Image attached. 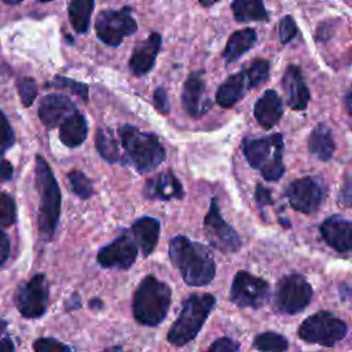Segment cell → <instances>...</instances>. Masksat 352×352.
Masks as SVG:
<instances>
[{"label":"cell","mask_w":352,"mask_h":352,"mask_svg":"<svg viewBox=\"0 0 352 352\" xmlns=\"http://www.w3.org/2000/svg\"><path fill=\"white\" fill-rule=\"evenodd\" d=\"M231 10L238 22L268 21V12L263 0H232Z\"/></svg>","instance_id":"27"},{"label":"cell","mask_w":352,"mask_h":352,"mask_svg":"<svg viewBox=\"0 0 352 352\" xmlns=\"http://www.w3.org/2000/svg\"><path fill=\"white\" fill-rule=\"evenodd\" d=\"M161 48V34L151 33L131 55L129 58V69L135 76L147 74L154 63L155 58Z\"/></svg>","instance_id":"20"},{"label":"cell","mask_w":352,"mask_h":352,"mask_svg":"<svg viewBox=\"0 0 352 352\" xmlns=\"http://www.w3.org/2000/svg\"><path fill=\"white\" fill-rule=\"evenodd\" d=\"M36 187L40 197L38 205V232L45 241H50L56 230L60 214V190L58 182L41 157H36Z\"/></svg>","instance_id":"4"},{"label":"cell","mask_w":352,"mask_h":352,"mask_svg":"<svg viewBox=\"0 0 352 352\" xmlns=\"http://www.w3.org/2000/svg\"><path fill=\"white\" fill-rule=\"evenodd\" d=\"M0 352H15V345H14L11 337H8V336H6V334L3 336Z\"/></svg>","instance_id":"45"},{"label":"cell","mask_w":352,"mask_h":352,"mask_svg":"<svg viewBox=\"0 0 352 352\" xmlns=\"http://www.w3.org/2000/svg\"><path fill=\"white\" fill-rule=\"evenodd\" d=\"M138 248L133 235L122 232L98 252L96 260L103 268L128 270L136 260Z\"/></svg>","instance_id":"13"},{"label":"cell","mask_w":352,"mask_h":352,"mask_svg":"<svg viewBox=\"0 0 352 352\" xmlns=\"http://www.w3.org/2000/svg\"><path fill=\"white\" fill-rule=\"evenodd\" d=\"M204 7H210V6H213L214 3H217L219 0H198Z\"/></svg>","instance_id":"50"},{"label":"cell","mask_w":352,"mask_h":352,"mask_svg":"<svg viewBox=\"0 0 352 352\" xmlns=\"http://www.w3.org/2000/svg\"><path fill=\"white\" fill-rule=\"evenodd\" d=\"M242 153L252 168L261 170L264 180L276 182L283 176V139L280 133L265 138H246L242 142Z\"/></svg>","instance_id":"5"},{"label":"cell","mask_w":352,"mask_h":352,"mask_svg":"<svg viewBox=\"0 0 352 352\" xmlns=\"http://www.w3.org/2000/svg\"><path fill=\"white\" fill-rule=\"evenodd\" d=\"M256 201L258 204V206H265V205H272V197L270 190H267L265 187L257 184L256 187Z\"/></svg>","instance_id":"42"},{"label":"cell","mask_w":352,"mask_h":352,"mask_svg":"<svg viewBox=\"0 0 352 352\" xmlns=\"http://www.w3.org/2000/svg\"><path fill=\"white\" fill-rule=\"evenodd\" d=\"M297 33V26L294 19L290 15H286L279 22V37L283 44H287L294 38Z\"/></svg>","instance_id":"37"},{"label":"cell","mask_w":352,"mask_h":352,"mask_svg":"<svg viewBox=\"0 0 352 352\" xmlns=\"http://www.w3.org/2000/svg\"><path fill=\"white\" fill-rule=\"evenodd\" d=\"M87 132V120L78 110L72 113L59 126L60 142L67 147L80 146L85 140Z\"/></svg>","instance_id":"24"},{"label":"cell","mask_w":352,"mask_h":352,"mask_svg":"<svg viewBox=\"0 0 352 352\" xmlns=\"http://www.w3.org/2000/svg\"><path fill=\"white\" fill-rule=\"evenodd\" d=\"M118 135L125 151L122 162L139 173L155 169L165 158V148L154 133L142 132L133 125L120 126Z\"/></svg>","instance_id":"2"},{"label":"cell","mask_w":352,"mask_h":352,"mask_svg":"<svg viewBox=\"0 0 352 352\" xmlns=\"http://www.w3.org/2000/svg\"><path fill=\"white\" fill-rule=\"evenodd\" d=\"M204 232L209 243L223 253H234L241 248V238L223 219L216 198H212L209 210L205 216Z\"/></svg>","instance_id":"11"},{"label":"cell","mask_w":352,"mask_h":352,"mask_svg":"<svg viewBox=\"0 0 352 352\" xmlns=\"http://www.w3.org/2000/svg\"><path fill=\"white\" fill-rule=\"evenodd\" d=\"M95 146L98 153L100 154V157L114 164L117 161H120L121 155H120V150H118V144L113 136V132L110 129L106 128H99L96 131L95 135Z\"/></svg>","instance_id":"29"},{"label":"cell","mask_w":352,"mask_h":352,"mask_svg":"<svg viewBox=\"0 0 352 352\" xmlns=\"http://www.w3.org/2000/svg\"><path fill=\"white\" fill-rule=\"evenodd\" d=\"M67 179L70 182V187L73 190V192L81 198V199H88L94 190H92V183L91 180L81 172V170H72L67 173Z\"/></svg>","instance_id":"31"},{"label":"cell","mask_w":352,"mask_h":352,"mask_svg":"<svg viewBox=\"0 0 352 352\" xmlns=\"http://www.w3.org/2000/svg\"><path fill=\"white\" fill-rule=\"evenodd\" d=\"M169 258L188 286L201 287L214 278L216 264L212 253L187 236L177 235L170 239Z\"/></svg>","instance_id":"1"},{"label":"cell","mask_w":352,"mask_h":352,"mask_svg":"<svg viewBox=\"0 0 352 352\" xmlns=\"http://www.w3.org/2000/svg\"><path fill=\"white\" fill-rule=\"evenodd\" d=\"M76 110V104L67 96L62 94H50L40 102L38 117L47 128H54L60 125Z\"/></svg>","instance_id":"16"},{"label":"cell","mask_w":352,"mask_h":352,"mask_svg":"<svg viewBox=\"0 0 352 352\" xmlns=\"http://www.w3.org/2000/svg\"><path fill=\"white\" fill-rule=\"evenodd\" d=\"M50 287L44 274H36L21 283L15 292L14 302L18 312L28 319L43 316L48 307Z\"/></svg>","instance_id":"9"},{"label":"cell","mask_w":352,"mask_h":352,"mask_svg":"<svg viewBox=\"0 0 352 352\" xmlns=\"http://www.w3.org/2000/svg\"><path fill=\"white\" fill-rule=\"evenodd\" d=\"M312 298V287L300 274L285 275L276 285L274 304L279 312L294 315L301 312Z\"/></svg>","instance_id":"8"},{"label":"cell","mask_w":352,"mask_h":352,"mask_svg":"<svg viewBox=\"0 0 352 352\" xmlns=\"http://www.w3.org/2000/svg\"><path fill=\"white\" fill-rule=\"evenodd\" d=\"M6 4H18V3H21V1H23V0H3Z\"/></svg>","instance_id":"51"},{"label":"cell","mask_w":352,"mask_h":352,"mask_svg":"<svg viewBox=\"0 0 352 352\" xmlns=\"http://www.w3.org/2000/svg\"><path fill=\"white\" fill-rule=\"evenodd\" d=\"M8 253H10V239H8V235L1 231V242H0V254H1V265H4V263L7 261V257H8Z\"/></svg>","instance_id":"43"},{"label":"cell","mask_w":352,"mask_h":352,"mask_svg":"<svg viewBox=\"0 0 352 352\" xmlns=\"http://www.w3.org/2000/svg\"><path fill=\"white\" fill-rule=\"evenodd\" d=\"M239 348L238 342L228 337L217 338L210 344V346L205 352H236Z\"/></svg>","instance_id":"38"},{"label":"cell","mask_w":352,"mask_h":352,"mask_svg":"<svg viewBox=\"0 0 352 352\" xmlns=\"http://www.w3.org/2000/svg\"><path fill=\"white\" fill-rule=\"evenodd\" d=\"M95 0H72L67 8L69 19L77 33H85L89 29L91 14L94 11Z\"/></svg>","instance_id":"28"},{"label":"cell","mask_w":352,"mask_h":352,"mask_svg":"<svg viewBox=\"0 0 352 352\" xmlns=\"http://www.w3.org/2000/svg\"><path fill=\"white\" fill-rule=\"evenodd\" d=\"M11 179H12V165L7 160H3V162H1V180L8 182Z\"/></svg>","instance_id":"44"},{"label":"cell","mask_w":352,"mask_h":352,"mask_svg":"<svg viewBox=\"0 0 352 352\" xmlns=\"http://www.w3.org/2000/svg\"><path fill=\"white\" fill-rule=\"evenodd\" d=\"M253 348L261 352H286L289 342L283 336L275 331H264L254 337Z\"/></svg>","instance_id":"30"},{"label":"cell","mask_w":352,"mask_h":352,"mask_svg":"<svg viewBox=\"0 0 352 352\" xmlns=\"http://www.w3.org/2000/svg\"><path fill=\"white\" fill-rule=\"evenodd\" d=\"M336 144L330 128L324 124H319L312 129L308 138V150L320 161H327L334 153Z\"/></svg>","instance_id":"26"},{"label":"cell","mask_w":352,"mask_h":352,"mask_svg":"<svg viewBox=\"0 0 352 352\" xmlns=\"http://www.w3.org/2000/svg\"><path fill=\"white\" fill-rule=\"evenodd\" d=\"M338 204L341 206H346V208H352V177L346 179L340 190V195H338Z\"/></svg>","instance_id":"41"},{"label":"cell","mask_w":352,"mask_h":352,"mask_svg":"<svg viewBox=\"0 0 352 352\" xmlns=\"http://www.w3.org/2000/svg\"><path fill=\"white\" fill-rule=\"evenodd\" d=\"M320 234L329 246L338 252H352V221L329 217L320 226Z\"/></svg>","instance_id":"18"},{"label":"cell","mask_w":352,"mask_h":352,"mask_svg":"<svg viewBox=\"0 0 352 352\" xmlns=\"http://www.w3.org/2000/svg\"><path fill=\"white\" fill-rule=\"evenodd\" d=\"M346 324L330 312H316L308 316L298 327V337L311 344L333 346L345 337Z\"/></svg>","instance_id":"7"},{"label":"cell","mask_w":352,"mask_h":352,"mask_svg":"<svg viewBox=\"0 0 352 352\" xmlns=\"http://www.w3.org/2000/svg\"><path fill=\"white\" fill-rule=\"evenodd\" d=\"M256 40H257V34L250 28L234 32L226 44V48L223 51V58L226 59L227 63L236 62L242 55H245L256 44Z\"/></svg>","instance_id":"25"},{"label":"cell","mask_w":352,"mask_h":352,"mask_svg":"<svg viewBox=\"0 0 352 352\" xmlns=\"http://www.w3.org/2000/svg\"><path fill=\"white\" fill-rule=\"evenodd\" d=\"M38 1H41V3H48V1H51V0H38Z\"/></svg>","instance_id":"52"},{"label":"cell","mask_w":352,"mask_h":352,"mask_svg":"<svg viewBox=\"0 0 352 352\" xmlns=\"http://www.w3.org/2000/svg\"><path fill=\"white\" fill-rule=\"evenodd\" d=\"M70 301H72V304H66V309H67V311L76 309V308L80 307V298H78V296H77V297L73 296V297L70 298Z\"/></svg>","instance_id":"46"},{"label":"cell","mask_w":352,"mask_h":352,"mask_svg":"<svg viewBox=\"0 0 352 352\" xmlns=\"http://www.w3.org/2000/svg\"><path fill=\"white\" fill-rule=\"evenodd\" d=\"M286 197L294 210L309 214L320 206L324 190L318 179L307 176L292 182L286 188Z\"/></svg>","instance_id":"14"},{"label":"cell","mask_w":352,"mask_h":352,"mask_svg":"<svg viewBox=\"0 0 352 352\" xmlns=\"http://www.w3.org/2000/svg\"><path fill=\"white\" fill-rule=\"evenodd\" d=\"M270 285L267 280L248 271H238L234 276L230 298L239 308H260L268 298Z\"/></svg>","instance_id":"12"},{"label":"cell","mask_w":352,"mask_h":352,"mask_svg":"<svg viewBox=\"0 0 352 352\" xmlns=\"http://www.w3.org/2000/svg\"><path fill=\"white\" fill-rule=\"evenodd\" d=\"M96 34L107 45L117 47L136 32L138 23L131 14V7L120 10H103L96 18Z\"/></svg>","instance_id":"10"},{"label":"cell","mask_w":352,"mask_h":352,"mask_svg":"<svg viewBox=\"0 0 352 352\" xmlns=\"http://www.w3.org/2000/svg\"><path fill=\"white\" fill-rule=\"evenodd\" d=\"M1 121H3V128H1V153H6L15 143V135H14L12 126L8 122V118L6 117L4 113H1Z\"/></svg>","instance_id":"39"},{"label":"cell","mask_w":352,"mask_h":352,"mask_svg":"<svg viewBox=\"0 0 352 352\" xmlns=\"http://www.w3.org/2000/svg\"><path fill=\"white\" fill-rule=\"evenodd\" d=\"M153 100H154V106L155 109L161 113V114H168L169 113V100H168V94L162 87L155 88L154 94H153Z\"/></svg>","instance_id":"40"},{"label":"cell","mask_w":352,"mask_h":352,"mask_svg":"<svg viewBox=\"0 0 352 352\" xmlns=\"http://www.w3.org/2000/svg\"><path fill=\"white\" fill-rule=\"evenodd\" d=\"M160 221L150 216H143L132 224L131 234L144 256H150L155 249L160 238Z\"/></svg>","instance_id":"23"},{"label":"cell","mask_w":352,"mask_h":352,"mask_svg":"<svg viewBox=\"0 0 352 352\" xmlns=\"http://www.w3.org/2000/svg\"><path fill=\"white\" fill-rule=\"evenodd\" d=\"M282 114V99L274 89H267L254 104V117L257 122L265 129H270L274 125H276Z\"/></svg>","instance_id":"22"},{"label":"cell","mask_w":352,"mask_h":352,"mask_svg":"<svg viewBox=\"0 0 352 352\" xmlns=\"http://www.w3.org/2000/svg\"><path fill=\"white\" fill-rule=\"evenodd\" d=\"M345 106H346V110H348L349 116L352 117V91H349L345 96Z\"/></svg>","instance_id":"47"},{"label":"cell","mask_w":352,"mask_h":352,"mask_svg":"<svg viewBox=\"0 0 352 352\" xmlns=\"http://www.w3.org/2000/svg\"><path fill=\"white\" fill-rule=\"evenodd\" d=\"M143 194L148 199L170 201L182 199L184 197V190L180 180L173 175V172L166 170L148 179L144 184Z\"/></svg>","instance_id":"17"},{"label":"cell","mask_w":352,"mask_h":352,"mask_svg":"<svg viewBox=\"0 0 352 352\" xmlns=\"http://www.w3.org/2000/svg\"><path fill=\"white\" fill-rule=\"evenodd\" d=\"M33 349L34 352H72L70 346L50 337L37 338L33 342Z\"/></svg>","instance_id":"36"},{"label":"cell","mask_w":352,"mask_h":352,"mask_svg":"<svg viewBox=\"0 0 352 352\" xmlns=\"http://www.w3.org/2000/svg\"><path fill=\"white\" fill-rule=\"evenodd\" d=\"M210 99L206 95L205 77L202 70L192 72L184 81L183 92H182V104L184 111L198 118L204 116L210 109Z\"/></svg>","instance_id":"15"},{"label":"cell","mask_w":352,"mask_h":352,"mask_svg":"<svg viewBox=\"0 0 352 352\" xmlns=\"http://www.w3.org/2000/svg\"><path fill=\"white\" fill-rule=\"evenodd\" d=\"M282 87L286 94L287 104L293 110H304L307 107L309 102V89L297 66H287L282 77Z\"/></svg>","instance_id":"19"},{"label":"cell","mask_w":352,"mask_h":352,"mask_svg":"<svg viewBox=\"0 0 352 352\" xmlns=\"http://www.w3.org/2000/svg\"><path fill=\"white\" fill-rule=\"evenodd\" d=\"M214 304L216 298L213 294H191L183 302L177 319L170 326L166 336L168 341L176 346H182L192 341L214 308Z\"/></svg>","instance_id":"6"},{"label":"cell","mask_w":352,"mask_h":352,"mask_svg":"<svg viewBox=\"0 0 352 352\" xmlns=\"http://www.w3.org/2000/svg\"><path fill=\"white\" fill-rule=\"evenodd\" d=\"M170 307V287L154 275L144 276L133 293L132 312L144 326H157L168 315Z\"/></svg>","instance_id":"3"},{"label":"cell","mask_w":352,"mask_h":352,"mask_svg":"<svg viewBox=\"0 0 352 352\" xmlns=\"http://www.w3.org/2000/svg\"><path fill=\"white\" fill-rule=\"evenodd\" d=\"M103 352H126V351L122 346H120V345H114V346L106 348Z\"/></svg>","instance_id":"48"},{"label":"cell","mask_w":352,"mask_h":352,"mask_svg":"<svg viewBox=\"0 0 352 352\" xmlns=\"http://www.w3.org/2000/svg\"><path fill=\"white\" fill-rule=\"evenodd\" d=\"M245 70L252 81L253 88H256L268 78L270 63L265 59H256L248 67H245Z\"/></svg>","instance_id":"33"},{"label":"cell","mask_w":352,"mask_h":352,"mask_svg":"<svg viewBox=\"0 0 352 352\" xmlns=\"http://www.w3.org/2000/svg\"><path fill=\"white\" fill-rule=\"evenodd\" d=\"M89 305H91V308H94V309H96V308H99V307H102V301L99 300V298H92L91 301H89Z\"/></svg>","instance_id":"49"},{"label":"cell","mask_w":352,"mask_h":352,"mask_svg":"<svg viewBox=\"0 0 352 352\" xmlns=\"http://www.w3.org/2000/svg\"><path fill=\"white\" fill-rule=\"evenodd\" d=\"M45 87H54V88H59V89H67L72 94L80 96L84 102L88 100V85H85L84 82L72 80V78H66V77H55L52 81H50L48 84H45Z\"/></svg>","instance_id":"32"},{"label":"cell","mask_w":352,"mask_h":352,"mask_svg":"<svg viewBox=\"0 0 352 352\" xmlns=\"http://www.w3.org/2000/svg\"><path fill=\"white\" fill-rule=\"evenodd\" d=\"M16 89H18L22 104L25 107H29L37 96L36 81L30 77H21L16 81Z\"/></svg>","instance_id":"35"},{"label":"cell","mask_w":352,"mask_h":352,"mask_svg":"<svg viewBox=\"0 0 352 352\" xmlns=\"http://www.w3.org/2000/svg\"><path fill=\"white\" fill-rule=\"evenodd\" d=\"M252 81L245 69L239 70L235 74H231L216 92V102L221 107H231L238 100H241L245 94L252 89Z\"/></svg>","instance_id":"21"},{"label":"cell","mask_w":352,"mask_h":352,"mask_svg":"<svg viewBox=\"0 0 352 352\" xmlns=\"http://www.w3.org/2000/svg\"><path fill=\"white\" fill-rule=\"evenodd\" d=\"M16 208L11 195L1 192L0 195V224L1 227H10L15 223Z\"/></svg>","instance_id":"34"}]
</instances>
